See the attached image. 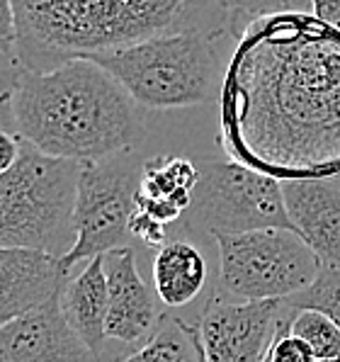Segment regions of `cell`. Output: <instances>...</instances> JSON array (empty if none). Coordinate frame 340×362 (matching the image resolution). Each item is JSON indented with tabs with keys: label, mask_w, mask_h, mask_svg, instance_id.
Returning a JSON list of instances; mask_svg holds the SVG:
<instances>
[{
	"label": "cell",
	"mask_w": 340,
	"mask_h": 362,
	"mask_svg": "<svg viewBox=\"0 0 340 362\" xmlns=\"http://www.w3.org/2000/svg\"><path fill=\"white\" fill-rule=\"evenodd\" d=\"M18 52V20L13 0H0V54L13 59Z\"/></svg>",
	"instance_id": "obj_24"
},
{
	"label": "cell",
	"mask_w": 340,
	"mask_h": 362,
	"mask_svg": "<svg viewBox=\"0 0 340 362\" xmlns=\"http://www.w3.org/2000/svg\"><path fill=\"white\" fill-rule=\"evenodd\" d=\"M199 180L194 160L182 156H160L148 158L141 165L136 190V209L153 221L168 226L182 219L192 204V192Z\"/></svg>",
	"instance_id": "obj_14"
},
{
	"label": "cell",
	"mask_w": 340,
	"mask_h": 362,
	"mask_svg": "<svg viewBox=\"0 0 340 362\" xmlns=\"http://www.w3.org/2000/svg\"><path fill=\"white\" fill-rule=\"evenodd\" d=\"M153 287L168 309H182L207 285V260L192 243L175 238L156 250L151 265Z\"/></svg>",
	"instance_id": "obj_16"
},
{
	"label": "cell",
	"mask_w": 340,
	"mask_h": 362,
	"mask_svg": "<svg viewBox=\"0 0 340 362\" xmlns=\"http://www.w3.org/2000/svg\"><path fill=\"white\" fill-rule=\"evenodd\" d=\"M316 362H340V358H331V360H316Z\"/></svg>",
	"instance_id": "obj_27"
},
{
	"label": "cell",
	"mask_w": 340,
	"mask_h": 362,
	"mask_svg": "<svg viewBox=\"0 0 340 362\" xmlns=\"http://www.w3.org/2000/svg\"><path fill=\"white\" fill-rule=\"evenodd\" d=\"M289 333L314 350L316 360L340 358V328L316 309H292L289 314Z\"/></svg>",
	"instance_id": "obj_18"
},
{
	"label": "cell",
	"mask_w": 340,
	"mask_h": 362,
	"mask_svg": "<svg viewBox=\"0 0 340 362\" xmlns=\"http://www.w3.org/2000/svg\"><path fill=\"white\" fill-rule=\"evenodd\" d=\"M233 160L280 180L340 175V32L275 13L248 22L221 86Z\"/></svg>",
	"instance_id": "obj_1"
},
{
	"label": "cell",
	"mask_w": 340,
	"mask_h": 362,
	"mask_svg": "<svg viewBox=\"0 0 340 362\" xmlns=\"http://www.w3.org/2000/svg\"><path fill=\"white\" fill-rule=\"evenodd\" d=\"M289 314H292V309L284 304V316H282L280 326H277L275 341H272L270 350H267V360L270 362H316L314 350H311L302 338L289 333Z\"/></svg>",
	"instance_id": "obj_20"
},
{
	"label": "cell",
	"mask_w": 340,
	"mask_h": 362,
	"mask_svg": "<svg viewBox=\"0 0 340 362\" xmlns=\"http://www.w3.org/2000/svg\"><path fill=\"white\" fill-rule=\"evenodd\" d=\"M25 141L15 132L0 129V175H5L20 160Z\"/></svg>",
	"instance_id": "obj_25"
},
{
	"label": "cell",
	"mask_w": 340,
	"mask_h": 362,
	"mask_svg": "<svg viewBox=\"0 0 340 362\" xmlns=\"http://www.w3.org/2000/svg\"><path fill=\"white\" fill-rule=\"evenodd\" d=\"M284 207L292 229L323 265L340 267V182L338 177H287Z\"/></svg>",
	"instance_id": "obj_12"
},
{
	"label": "cell",
	"mask_w": 340,
	"mask_h": 362,
	"mask_svg": "<svg viewBox=\"0 0 340 362\" xmlns=\"http://www.w3.org/2000/svg\"><path fill=\"white\" fill-rule=\"evenodd\" d=\"M18 76H20V64L18 69H3L0 71V129L15 132V90H18Z\"/></svg>",
	"instance_id": "obj_22"
},
{
	"label": "cell",
	"mask_w": 340,
	"mask_h": 362,
	"mask_svg": "<svg viewBox=\"0 0 340 362\" xmlns=\"http://www.w3.org/2000/svg\"><path fill=\"white\" fill-rule=\"evenodd\" d=\"M69 270L44 250L0 248V328L64 292Z\"/></svg>",
	"instance_id": "obj_13"
},
{
	"label": "cell",
	"mask_w": 340,
	"mask_h": 362,
	"mask_svg": "<svg viewBox=\"0 0 340 362\" xmlns=\"http://www.w3.org/2000/svg\"><path fill=\"white\" fill-rule=\"evenodd\" d=\"M61 306L83 338V343L95 353H107V336H105V319H107V272H105V255L88 260V265L66 282L61 292Z\"/></svg>",
	"instance_id": "obj_15"
},
{
	"label": "cell",
	"mask_w": 340,
	"mask_h": 362,
	"mask_svg": "<svg viewBox=\"0 0 340 362\" xmlns=\"http://www.w3.org/2000/svg\"><path fill=\"white\" fill-rule=\"evenodd\" d=\"M265 362H270V360H267V358H265Z\"/></svg>",
	"instance_id": "obj_28"
},
{
	"label": "cell",
	"mask_w": 340,
	"mask_h": 362,
	"mask_svg": "<svg viewBox=\"0 0 340 362\" xmlns=\"http://www.w3.org/2000/svg\"><path fill=\"white\" fill-rule=\"evenodd\" d=\"M338 182H340V175H338Z\"/></svg>",
	"instance_id": "obj_29"
},
{
	"label": "cell",
	"mask_w": 340,
	"mask_h": 362,
	"mask_svg": "<svg viewBox=\"0 0 340 362\" xmlns=\"http://www.w3.org/2000/svg\"><path fill=\"white\" fill-rule=\"evenodd\" d=\"M15 59L27 71H52L143 39L185 30H233L219 0H13Z\"/></svg>",
	"instance_id": "obj_3"
},
{
	"label": "cell",
	"mask_w": 340,
	"mask_h": 362,
	"mask_svg": "<svg viewBox=\"0 0 340 362\" xmlns=\"http://www.w3.org/2000/svg\"><path fill=\"white\" fill-rule=\"evenodd\" d=\"M192 204L182 214L185 231L246 233L292 229L284 207L282 180L238 160H199ZM294 231V229H292Z\"/></svg>",
	"instance_id": "obj_7"
},
{
	"label": "cell",
	"mask_w": 340,
	"mask_h": 362,
	"mask_svg": "<svg viewBox=\"0 0 340 362\" xmlns=\"http://www.w3.org/2000/svg\"><path fill=\"white\" fill-rule=\"evenodd\" d=\"M129 231L134 238H139V241L148 248H160L168 243L165 241V226L158 224V221H153L151 216L141 214L139 209H134V214H131Z\"/></svg>",
	"instance_id": "obj_23"
},
{
	"label": "cell",
	"mask_w": 340,
	"mask_h": 362,
	"mask_svg": "<svg viewBox=\"0 0 340 362\" xmlns=\"http://www.w3.org/2000/svg\"><path fill=\"white\" fill-rule=\"evenodd\" d=\"M231 30L170 32L90 57L110 71L143 110H180L209 103L224 76L219 44Z\"/></svg>",
	"instance_id": "obj_4"
},
{
	"label": "cell",
	"mask_w": 340,
	"mask_h": 362,
	"mask_svg": "<svg viewBox=\"0 0 340 362\" xmlns=\"http://www.w3.org/2000/svg\"><path fill=\"white\" fill-rule=\"evenodd\" d=\"M78 163L25 144L20 160L0 175V248L44 250L64 258L76 243Z\"/></svg>",
	"instance_id": "obj_5"
},
{
	"label": "cell",
	"mask_w": 340,
	"mask_h": 362,
	"mask_svg": "<svg viewBox=\"0 0 340 362\" xmlns=\"http://www.w3.org/2000/svg\"><path fill=\"white\" fill-rule=\"evenodd\" d=\"M141 165L131 153L110 156L100 160H81L76 180L74 231L76 243L61 258L66 270L78 260H93L127 248L131 238L129 221L136 209V190Z\"/></svg>",
	"instance_id": "obj_8"
},
{
	"label": "cell",
	"mask_w": 340,
	"mask_h": 362,
	"mask_svg": "<svg viewBox=\"0 0 340 362\" xmlns=\"http://www.w3.org/2000/svg\"><path fill=\"white\" fill-rule=\"evenodd\" d=\"M284 316V302L211 297L197 321L204 362H265Z\"/></svg>",
	"instance_id": "obj_9"
},
{
	"label": "cell",
	"mask_w": 340,
	"mask_h": 362,
	"mask_svg": "<svg viewBox=\"0 0 340 362\" xmlns=\"http://www.w3.org/2000/svg\"><path fill=\"white\" fill-rule=\"evenodd\" d=\"M107 272V319L105 336L122 345H143L160 324L156 299L141 280L134 250L119 248L105 255Z\"/></svg>",
	"instance_id": "obj_11"
},
{
	"label": "cell",
	"mask_w": 340,
	"mask_h": 362,
	"mask_svg": "<svg viewBox=\"0 0 340 362\" xmlns=\"http://www.w3.org/2000/svg\"><path fill=\"white\" fill-rule=\"evenodd\" d=\"M117 362H204L197 326H189L172 314H163L153 336Z\"/></svg>",
	"instance_id": "obj_17"
},
{
	"label": "cell",
	"mask_w": 340,
	"mask_h": 362,
	"mask_svg": "<svg viewBox=\"0 0 340 362\" xmlns=\"http://www.w3.org/2000/svg\"><path fill=\"white\" fill-rule=\"evenodd\" d=\"M289 309H316L340 328V267L323 265L319 277L304 292L284 299Z\"/></svg>",
	"instance_id": "obj_19"
},
{
	"label": "cell",
	"mask_w": 340,
	"mask_h": 362,
	"mask_svg": "<svg viewBox=\"0 0 340 362\" xmlns=\"http://www.w3.org/2000/svg\"><path fill=\"white\" fill-rule=\"evenodd\" d=\"M221 8L226 10L228 20L236 25V20H246L253 22L258 18H265V15H275V13H282L287 10L289 0H219Z\"/></svg>",
	"instance_id": "obj_21"
},
{
	"label": "cell",
	"mask_w": 340,
	"mask_h": 362,
	"mask_svg": "<svg viewBox=\"0 0 340 362\" xmlns=\"http://www.w3.org/2000/svg\"><path fill=\"white\" fill-rule=\"evenodd\" d=\"M15 127L39 153L76 163L131 153L146 139L143 107L90 59L64 61L52 71L20 66Z\"/></svg>",
	"instance_id": "obj_2"
},
{
	"label": "cell",
	"mask_w": 340,
	"mask_h": 362,
	"mask_svg": "<svg viewBox=\"0 0 340 362\" xmlns=\"http://www.w3.org/2000/svg\"><path fill=\"white\" fill-rule=\"evenodd\" d=\"M95 353L69 324L61 294L0 328V362H117Z\"/></svg>",
	"instance_id": "obj_10"
},
{
	"label": "cell",
	"mask_w": 340,
	"mask_h": 362,
	"mask_svg": "<svg viewBox=\"0 0 340 362\" xmlns=\"http://www.w3.org/2000/svg\"><path fill=\"white\" fill-rule=\"evenodd\" d=\"M219 248V289L231 302H267L304 292L323 263L292 229L214 233Z\"/></svg>",
	"instance_id": "obj_6"
},
{
	"label": "cell",
	"mask_w": 340,
	"mask_h": 362,
	"mask_svg": "<svg viewBox=\"0 0 340 362\" xmlns=\"http://www.w3.org/2000/svg\"><path fill=\"white\" fill-rule=\"evenodd\" d=\"M311 8H314V18L340 32V0H311Z\"/></svg>",
	"instance_id": "obj_26"
}]
</instances>
